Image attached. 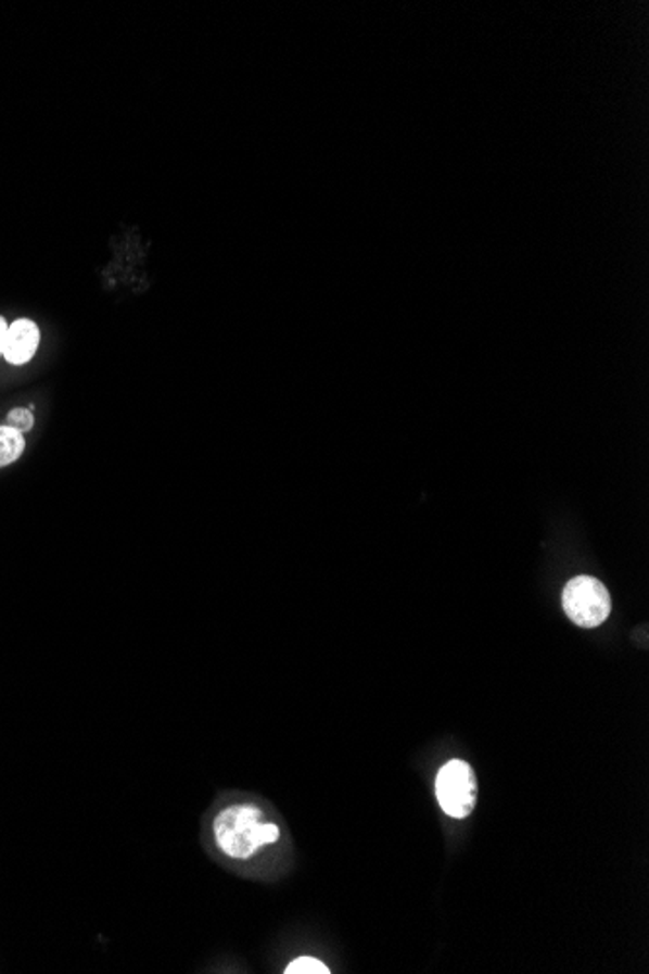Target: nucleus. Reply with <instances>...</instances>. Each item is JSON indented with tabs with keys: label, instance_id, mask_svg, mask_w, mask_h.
I'll return each instance as SVG.
<instances>
[{
	"label": "nucleus",
	"instance_id": "6",
	"mask_svg": "<svg viewBox=\"0 0 649 974\" xmlns=\"http://www.w3.org/2000/svg\"><path fill=\"white\" fill-rule=\"evenodd\" d=\"M287 974H329L331 971L327 969L316 957H300L296 961H292L287 966Z\"/></svg>",
	"mask_w": 649,
	"mask_h": 974
},
{
	"label": "nucleus",
	"instance_id": "1",
	"mask_svg": "<svg viewBox=\"0 0 649 974\" xmlns=\"http://www.w3.org/2000/svg\"><path fill=\"white\" fill-rule=\"evenodd\" d=\"M279 836V826L263 821V811L251 804L224 809L214 819L216 845L236 860H247L263 846L277 843Z\"/></svg>",
	"mask_w": 649,
	"mask_h": 974
},
{
	"label": "nucleus",
	"instance_id": "5",
	"mask_svg": "<svg viewBox=\"0 0 649 974\" xmlns=\"http://www.w3.org/2000/svg\"><path fill=\"white\" fill-rule=\"evenodd\" d=\"M26 450L24 434L10 427H0V467L14 464Z\"/></svg>",
	"mask_w": 649,
	"mask_h": 974
},
{
	"label": "nucleus",
	"instance_id": "4",
	"mask_svg": "<svg viewBox=\"0 0 649 974\" xmlns=\"http://www.w3.org/2000/svg\"><path fill=\"white\" fill-rule=\"evenodd\" d=\"M39 334L38 325L31 319H16L14 324L9 325V334H7V344H4V358L7 363L14 366H24L28 364L36 353H38Z\"/></svg>",
	"mask_w": 649,
	"mask_h": 974
},
{
	"label": "nucleus",
	"instance_id": "2",
	"mask_svg": "<svg viewBox=\"0 0 649 974\" xmlns=\"http://www.w3.org/2000/svg\"><path fill=\"white\" fill-rule=\"evenodd\" d=\"M562 605L570 621L584 629L603 624L611 615V595L603 582L591 575H577L570 580L562 594Z\"/></svg>",
	"mask_w": 649,
	"mask_h": 974
},
{
	"label": "nucleus",
	"instance_id": "3",
	"mask_svg": "<svg viewBox=\"0 0 649 974\" xmlns=\"http://www.w3.org/2000/svg\"><path fill=\"white\" fill-rule=\"evenodd\" d=\"M436 798L444 813L454 819H465L473 813L476 806V776L469 762L449 761L440 769Z\"/></svg>",
	"mask_w": 649,
	"mask_h": 974
},
{
	"label": "nucleus",
	"instance_id": "7",
	"mask_svg": "<svg viewBox=\"0 0 649 974\" xmlns=\"http://www.w3.org/2000/svg\"><path fill=\"white\" fill-rule=\"evenodd\" d=\"M34 413L29 410V408H12L9 413V417H7V422H4V427L14 428V430H18V432H29L31 428H34Z\"/></svg>",
	"mask_w": 649,
	"mask_h": 974
},
{
	"label": "nucleus",
	"instance_id": "8",
	"mask_svg": "<svg viewBox=\"0 0 649 974\" xmlns=\"http://www.w3.org/2000/svg\"><path fill=\"white\" fill-rule=\"evenodd\" d=\"M7 334H9V324L4 321V317H0V356L4 354V344H7Z\"/></svg>",
	"mask_w": 649,
	"mask_h": 974
}]
</instances>
